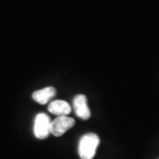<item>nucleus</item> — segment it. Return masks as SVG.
<instances>
[{
	"instance_id": "f257e3e1",
	"label": "nucleus",
	"mask_w": 159,
	"mask_h": 159,
	"mask_svg": "<svg viewBox=\"0 0 159 159\" xmlns=\"http://www.w3.org/2000/svg\"><path fill=\"white\" fill-rule=\"evenodd\" d=\"M99 143V136L94 133H89L82 135L80 140L78 147L80 157L81 159H93Z\"/></svg>"
},
{
	"instance_id": "f03ea898",
	"label": "nucleus",
	"mask_w": 159,
	"mask_h": 159,
	"mask_svg": "<svg viewBox=\"0 0 159 159\" xmlns=\"http://www.w3.org/2000/svg\"><path fill=\"white\" fill-rule=\"evenodd\" d=\"M51 119L47 114H37L34 122V136L40 140L47 138L51 134Z\"/></svg>"
},
{
	"instance_id": "7ed1b4c3",
	"label": "nucleus",
	"mask_w": 159,
	"mask_h": 159,
	"mask_svg": "<svg viewBox=\"0 0 159 159\" xmlns=\"http://www.w3.org/2000/svg\"><path fill=\"white\" fill-rule=\"evenodd\" d=\"M74 124L75 120L68 116L57 117L53 121H51V134L56 137L61 136L66 131L71 129Z\"/></svg>"
},
{
	"instance_id": "20e7f679",
	"label": "nucleus",
	"mask_w": 159,
	"mask_h": 159,
	"mask_svg": "<svg viewBox=\"0 0 159 159\" xmlns=\"http://www.w3.org/2000/svg\"><path fill=\"white\" fill-rule=\"evenodd\" d=\"M74 109L76 116L83 120H88L91 117L90 110L88 105V99L85 95L80 94L74 98Z\"/></svg>"
},
{
	"instance_id": "39448f33",
	"label": "nucleus",
	"mask_w": 159,
	"mask_h": 159,
	"mask_svg": "<svg viewBox=\"0 0 159 159\" xmlns=\"http://www.w3.org/2000/svg\"><path fill=\"white\" fill-rule=\"evenodd\" d=\"M48 111L51 114H54L59 117V116H67L68 114H70L72 109L68 102L64 100H54L50 102L48 106Z\"/></svg>"
},
{
	"instance_id": "423d86ee",
	"label": "nucleus",
	"mask_w": 159,
	"mask_h": 159,
	"mask_svg": "<svg viewBox=\"0 0 159 159\" xmlns=\"http://www.w3.org/2000/svg\"><path fill=\"white\" fill-rule=\"evenodd\" d=\"M57 91L53 87H46L43 89L34 91L32 95V97L34 101L40 104H46L55 97Z\"/></svg>"
}]
</instances>
